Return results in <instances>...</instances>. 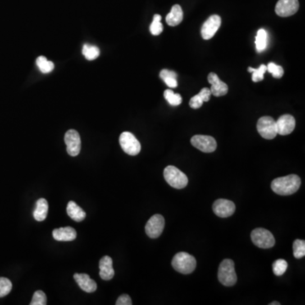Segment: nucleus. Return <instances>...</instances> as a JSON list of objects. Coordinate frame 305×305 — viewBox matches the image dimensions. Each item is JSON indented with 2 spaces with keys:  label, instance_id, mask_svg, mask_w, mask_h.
Wrapping results in <instances>:
<instances>
[{
  "label": "nucleus",
  "instance_id": "nucleus-13",
  "mask_svg": "<svg viewBox=\"0 0 305 305\" xmlns=\"http://www.w3.org/2000/svg\"><path fill=\"white\" fill-rule=\"evenodd\" d=\"M236 210V206L233 202L220 198L215 201L213 205V211L215 215L220 218L230 217L234 214Z\"/></svg>",
  "mask_w": 305,
  "mask_h": 305
},
{
  "label": "nucleus",
  "instance_id": "nucleus-37",
  "mask_svg": "<svg viewBox=\"0 0 305 305\" xmlns=\"http://www.w3.org/2000/svg\"><path fill=\"white\" fill-rule=\"evenodd\" d=\"M281 303L279 302H272V303H270V305H280Z\"/></svg>",
  "mask_w": 305,
  "mask_h": 305
},
{
  "label": "nucleus",
  "instance_id": "nucleus-28",
  "mask_svg": "<svg viewBox=\"0 0 305 305\" xmlns=\"http://www.w3.org/2000/svg\"><path fill=\"white\" fill-rule=\"evenodd\" d=\"M293 255L296 259H302L305 256V242L297 239L293 243Z\"/></svg>",
  "mask_w": 305,
  "mask_h": 305
},
{
  "label": "nucleus",
  "instance_id": "nucleus-31",
  "mask_svg": "<svg viewBox=\"0 0 305 305\" xmlns=\"http://www.w3.org/2000/svg\"><path fill=\"white\" fill-rule=\"evenodd\" d=\"M11 289H12L11 282L7 278L0 277V298L8 295Z\"/></svg>",
  "mask_w": 305,
  "mask_h": 305
},
{
  "label": "nucleus",
  "instance_id": "nucleus-8",
  "mask_svg": "<svg viewBox=\"0 0 305 305\" xmlns=\"http://www.w3.org/2000/svg\"><path fill=\"white\" fill-rule=\"evenodd\" d=\"M191 143L193 147L204 152H212L217 148L216 141L210 136H193L191 139Z\"/></svg>",
  "mask_w": 305,
  "mask_h": 305
},
{
  "label": "nucleus",
  "instance_id": "nucleus-17",
  "mask_svg": "<svg viewBox=\"0 0 305 305\" xmlns=\"http://www.w3.org/2000/svg\"><path fill=\"white\" fill-rule=\"evenodd\" d=\"M99 275L103 280L110 281L115 275L113 260L110 256H104L99 261Z\"/></svg>",
  "mask_w": 305,
  "mask_h": 305
},
{
  "label": "nucleus",
  "instance_id": "nucleus-29",
  "mask_svg": "<svg viewBox=\"0 0 305 305\" xmlns=\"http://www.w3.org/2000/svg\"><path fill=\"white\" fill-rule=\"evenodd\" d=\"M288 269V262L285 260L279 259L273 263V272L275 275H282Z\"/></svg>",
  "mask_w": 305,
  "mask_h": 305
},
{
  "label": "nucleus",
  "instance_id": "nucleus-1",
  "mask_svg": "<svg viewBox=\"0 0 305 305\" xmlns=\"http://www.w3.org/2000/svg\"><path fill=\"white\" fill-rule=\"evenodd\" d=\"M300 185L301 179L298 175H289L274 179L271 183V189L279 195H292L299 189Z\"/></svg>",
  "mask_w": 305,
  "mask_h": 305
},
{
  "label": "nucleus",
  "instance_id": "nucleus-32",
  "mask_svg": "<svg viewBox=\"0 0 305 305\" xmlns=\"http://www.w3.org/2000/svg\"><path fill=\"white\" fill-rule=\"evenodd\" d=\"M267 66V71L272 74L273 78H282L284 74V70L280 65H275V63H269Z\"/></svg>",
  "mask_w": 305,
  "mask_h": 305
},
{
  "label": "nucleus",
  "instance_id": "nucleus-7",
  "mask_svg": "<svg viewBox=\"0 0 305 305\" xmlns=\"http://www.w3.org/2000/svg\"><path fill=\"white\" fill-rule=\"evenodd\" d=\"M120 144L124 152L128 155H138L141 151V144L139 141L136 138L133 133L129 132H124L120 136Z\"/></svg>",
  "mask_w": 305,
  "mask_h": 305
},
{
  "label": "nucleus",
  "instance_id": "nucleus-5",
  "mask_svg": "<svg viewBox=\"0 0 305 305\" xmlns=\"http://www.w3.org/2000/svg\"><path fill=\"white\" fill-rule=\"evenodd\" d=\"M251 239L255 246L260 248H270L275 246L272 233L264 228H256L251 233Z\"/></svg>",
  "mask_w": 305,
  "mask_h": 305
},
{
  "label": "nucleus",
  "instance_id": "nucleus-15",
  "mask_svg": "<svg viewBox=\"0 0 305 305\" xmlns=\"http://www.w3.org/2000/svg\"><path fill=\"white\" fill-rule=\"evenodd\" d=\"M208 81L211 84L210 92L215 97L224 96L228 93V86L220 80L215 73L211 72L208 75Z\"/></svg>",
  "mask_w": 305,
  "mask_h": 305
},
{
  "label": "nucleus",
  "instance_id": "nucleus-34",
  "mask_svg": "<svg viewBox=\"0 0 305 305\" xmlns=\"http://www.w3.org/2000/svg\"><path fill=\"white\" fill-rule=\"evenodd\" d=\"M115 304L132 305L133 304V302H132V299H131L129 295H128V294H123V295L120 296V297H119V298H118L117 301H116Z\"/></svg>",
  "mask_w": 305,
  "mask_h": 305
},
{
  "label": "nucleus",
  "instance_id": "nucleus-14",
  "mask_svg": "<svg viewBox=\"0 0 305 305\" xmlns=\"http://www.w3.org/2000/svg\"><path fill=\"white\" fill-rule=\"evenodd\" d=\"M277 134L282 136L288 135L295 129L296 120L293 115H283L276 121Z\"/></svg>",
  "mask_w": 305,
  "mask_h": 305
},
{
  "label": "nucleus",
  "instance_id": "nucleus-3",
  "mask_svg": "<svg viewBox=\"0 0 305 305\" xmlns=\"http://www.w3.org/2000/svg\"><path fill=\"white\" fill-rule=\"evenodd\" d=\"M218 279L220 283L225 287H232L235 285L238 281L236 275L235 265L233 260L225 259L220 263L218 270Z\"/></svg>",
  "mask_w": 305,
  "mask_h": 305
},
{
  "label": "nucleus",
  "instance_id": "nucleus-30",
  "mask_svg": "<svg viewBox=\"0 0 305 305\" xmlns=\"http://www.w3.org/2000/svg\"><path fill=\"white\" fill-rule=\"evenodd\" d=\"M161 16L160 15H155L152 24L150 25V33L154 36L160 35L163 32L162 23L160 22Z\"/></svg>",
  "mask_w": 305,
  "mask_h": 305
},
{
  "label": "nucleus",
  "instance_id": "nucleus-35",
  "mask_svg": "<svg viewBox=\"0 0 305 305\" xmlns=\"http://www.w3.org/2000/svg\"><path fill=\"white\" fill-rule=\"evenodd\" d=\"M160 77L162 80H164V79H165V78H175V79H177V74H176L175 71L168 70H166V69H165V70H162L161 71H160Z\"/></svg>",
  "mask_w": 305,
  "mask_h": 305
},
{
  "label": "nucleus",
  "instance_id": "nucleus-36",
  "mask_svg": "<svg viewBox=\"0 0 305 305\" xmlns=\"http://www.w3.org/2000/svg\"><path fill=\"white\" fill-rule=\"evenodd\" d=\"M163 81H164L165 84H166L168 87H170V88H175L178 86L177 80H176L175 78H165V79H164Z\"/></svg>",
  "mask_w": 305,
  "mask_h": 305
},
{
  "label": "nucleus",
  "instance_id": "nucleus-26",
  "mask_svg": "<svg viewBox=\"0 0 305 305\" xmlns=\"http://www.w3.org/2000/svg\"><path fill=\"white\" fill-rule=\"evenodd\" d=\"M248 70L249 72L252 73V80L253 83H258L264 79V75L267 71V66L265 65H261L258 69L248 67Z\"/></svg>",
  "mask_w": 305,
  "mask_h": 305
},
{
  "label": "nucleus",
  "instance_id": "nucleus-12",
  "mask_svg": "<svg viewBox=\"0 0 305 305\" xmlns=\"http://www.w3.org/2000/svg\"><path fill=\"white\" fill-rule=\"evenodd\" d=\"M298 0H279L275 6V13L281 17H288L298 10Z\"/></svg>",
  "mask_w": 305,
  "mask_h": 305
},
{
  "label": "nucleus",
  "instance_id": "nucleus-10",
  "mask_svg": "<svg viewBox=\"0 0 305 305\" xmlns=\"http://www.w3.org/2000/svg\"><path fill=\"white\" fill-rule=\"evenodd\" d=\"M65 143L67 152L70 156H78L82 148L80 135L75 130H69L65 135Z\"/></svg>",
  "mask_w": 305,
  "mask_h": 305
},
{
  "label": "nucleus",
  "instance_id": "nucleus-6",
  "mask_svg": "<svg viewBox=\"0 0 305 305\" xmlns=\"http://www.w3.org/2000/svg\"><path fill=\"white\" fill-rule=\"evenodd\" d=\"M257 130L262 138L268 140H271L277 135L276 122L270 116H263L258 120Z\"/></svg>",
  "mask_w": 305,
  "mask_h": 305
},
{
  "label": "nucleus",
  "instance_id": "nucleus-25",
  "mask_svg": "<svg viewBox=\"0 0 305 305\" xmlns=\"http://www.w3.org/2000/svg\"><path fill=\"white\" fill-rule=\"evenodd\" d=\"M83 54L88 60H93L97 59L99 55V49L96 46L85 44L83 46Z\"/></svg>",
  "mask_w": 305,
  "mask_h": 305
},
{
  "label": "nucleus",
  "instance_id": "nucleus-2",
  "mask_svg": "<svg viewBox=\"0 0 305 305\" xmlns=\"http://www.w3.org/2000/svg\"><path fill=\"white\" fill-rule=\"evenodd\" d=\"M171 265L178 272L188 275L195 270L197 261L195 258L189 253L180 252L174 256Z\"/></svg>",
  "mask_w": 305,
  "mask_h": 305
},
{
  "label": "nucleus",
  "instance_id": "nucleus-20",
  "mask_svg": "<svg viewBox=\"0 0 305 305\" xmlns=\"http://www.w3.org/2000/svg\"><path fill=\"white\" fill-rule=\"evenodd\" d=\"M211 92L210 88H204L197 95L191 98L189 105L192 109H199L203 105L204 102H208L210 99Z\"/></svg>",
  "mask_w": 305,
  "mask_h": 305
},
{
  "label": "nucleus",
  "instance_id": "nucleus-23",
  "mask_svg": "<svg viewBox=\"0 0 305 305\" xmlns=\"http://www.w3.org/2000/svg\"><path fill=\"white\" fill-rule=\"evenodd\" d=\"M255 46L258 53L263 52L267 47V33L264 29L258 31L255 38Z\"/></svg>",
  "mask_w": 305,
  "mask_h": 305
},
{
  "label": "nucleus",
  "instance_id": "nucleus-11",
  "mask_svg": "<svg viewBox=\"0 0 305 305\" xmlns=\"http://www.w3.org/2000/svg\"><path fill=\"white\" fill-rule=\"evenodd\" d=\"M221 25V18L218 15H213L208 18L201 29V35L205 40H209L215 36Z\"/></svg>",
  "mask_w": 305,
  "mask_h": 305
},
{
  "label": "nucleus",
  "instance_id": "nucleus-16",
  "mask_svg": "<svg viewBox=\"0 0 305 305\" xmlns=\"http://www.w3.org/2000/svg\"><path fill=\"white\" fill-rule=\"evenodd\" d=\"M74 279L78 283V286L80 287L81 289L86 293H93L97 289V283H95V281L91 279L88 274L75 273L74 275Z\"/></svg>",
  "mask_w": 305,
  "mask_h": 305
},
{
  "label": "nucleus",
  "instance_id": "nucleus-19",
  "mask_svg": "<svg viewBox=\"0 0 305 305\" xmlns=\"http://www.w3.org/2000/svg\"><path fill=\"white\" fill-rule=\"evenodd\" d=\"M183 20V9L180 5H175L172 6L170 12L166 15L165 20L168 25L170 27H176L181 24Z\"/></svg>",
  "mask_w": 305,
  "mask_h": 305
},
{
  "label": "nucleus",
  "instance_id": "nucleus-33",
  "mask_svg": "<svg viewBox=\"0 0 305 305\" xmlns=\"http://www.w3.org/2000/svg\"><path fill=\"white\" fill-rule=\"evenodd\" d=\"M31 305H45L47 304V297L43 291H37L33 294V299Z\"/></svg>",
  "mask_w": 305,
  "mask_h": 305
},
{
  "label": "nucleus",
  "instance_id": "nucleus-24",
  "mask_svg": "<svg viewBox=\"0 0 305 305\" xmlns=\"http://www.w3.org/2000/svg\"><path fill=\"white\" fill-rule=\"evenodd\" d=\"M36 64L38 65L39 70L43 73H49L54 70L55 65L52 61H48L44 56H39L36 60Z\"/></svg>",
  "mask_w": 305,
  "mask_h": 305
},
{
  "label": "nucleus",
  "instance_id": "nucleus-21",
  "mask_svg": "<svg viewBox=\"0 0 305 305\" xmlns=\"http://www.w3.org/2000/svg\"><path fill=\"white\" fill-rule=\"evenodd\" d=\"M48 204L45 198H39L36 203V208L33 212L34 219L38 221H43L45 220L48 215Z\"/></svg>",
  "mask_w": 305,
  "mask_h": 305
},
{
  "label": "nucleus",
  "instance_id": "nucleus-4",
  "mask_svg": "<svg viewBox=\"0 0 305 305\" xmlns=\"http://www.w3.org/2000/svg\"><path fill=\"white\" fill-rule=\"evenodd\" d=\"M164 177L170 187L176 189H183L188 185V178L185 173L173 165L166 166L164 170Z\"/></svg>",
  "mask_w": 305,
  "mask_h": 305
},
{
  "label": "nucleus",
  "instance_id": "nucleus-18",
  "mask_svg": "<svg viewBox=\"0 0 305 305\" xmlns=\"http://www.w3.org/2000/svg\"><path fill=\"white\" fill-rule=\"evenodd\" d=\"M77 232L75 229L70 226L60 227L53 231V237L55 240L59 242H70L77 238Z\"/></svg>",
  "mask_w": 305,
  "mask_h": 305
},
{
  "label": "nucleus",
  "instance_id": "nucleus-9",
  "mask_svg": "<svg viewBox=\"0 0 305 305\" xmlns=\"http://www.w3.org/2000/svg\"><path fill=\"white\" fill-rule=\"evenodd\" d=\"M165 227V219L161 215H152L146 224V234L151 238H157L162 234Z\"/></svg>",
  "mask_w": 305,
  "mask_h": 305
},
{
  "label": "nucleus",
  "instance_id": "nucleus-27",
  "mask_svg": "<svg viewBox=\"0 0 305 305\" xmlns=\"http://www.w3.org/2000/svg\"><path fill=\"white\" fill-rule=\"evenodd\" d=\"M164 96H165V98L168 101V103L172 106L180 105L182 104V101H183V98H182V96L180 94L174 93L170 89L165 90Z\"/></svg>",
  "mask_w": 305,
  "mask_h": 305
},
{
  "label": "nucleus",
  "instance_id": "nucleus-22",
  "mask_svg": "<svg viewBox=\"0 0 305 305\" xmlns=\"http://www.w3.org/2000/svg\"><path fill=\"white\" fill-rule=\"evenodd\" d=\"M66 210H67L68 215L75 221L80 222L85 219V211L79 205H77L74 201H70L68 203Z\"/></svg>",
  "mask_w": 305,
  "mask_h": 305
}]
</instances>
